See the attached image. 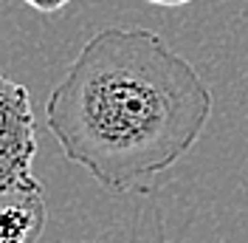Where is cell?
Here are the masks:
<instances>
[{"label":"cell","instance_id":"obj_1","mask_svg":"<svg viewBox=\"0 0 248 243\" xmlns=\"http://www.w3.org/2000/svg\"><path fill=\"white\" fill-rule=\"evenodd\" d=\"M212 91L192 62L150 29H99L79 48L46 122L68 161L110 192H150L198 144Z\"/></svg>","mask_w":248,"mask_h":243},{"label":"cell","instance_id":"obj_4","mask_svg":"<svg viewBox=\"0 0 248 243\" xmlns=\"http://www.w3.org/2000/svg\"><path fill=\"white\" fill-rule=\"evenodd\" d=\"M23 3H29L31 9H37V12H43V15H57L60 9H65L71 0H23Z\"/></svg>","mask_w":248,"mask_h":243},{"label":"cell","instance_id":"obj_5","mask_svg":"<svg viewBox=\"0 0 248 243\" xmlns=\"http://www.w3.org/2000/svg\"><path fill=\"white\" fill-rule=\"evenodd\" d=\"M147 3H153V6H186L192 0H147Z\"/></svg>","mask_w":248,"mask_h":243},{"label":"cell","instance_id":"obj_3","mask_svg":"<svg viewBox=\"0 0 248 243\" xmlns=\"http://www.w3.org/2000/svg\"><path fill=\"white\" fill-rule=\"evenodd\" d=\"M43 184L0 190V243H34L46 226Z\"/></svg>","mask_w":248,"mask_h":243},{"label":"cell","instance_id":"obj_2","mask_svg":"<svg viewBox=\"0 0 248 243\" xmlns=\"http://www.w3.org/2000/svg\"><path fill=\"white\" fill-rule=\"evenodd\" d=\"M37 156V122L23 82L0 74V190L37 187L31 161Z\"/></svg>","mask_w":248,"mask_h":243}]
</instances>
